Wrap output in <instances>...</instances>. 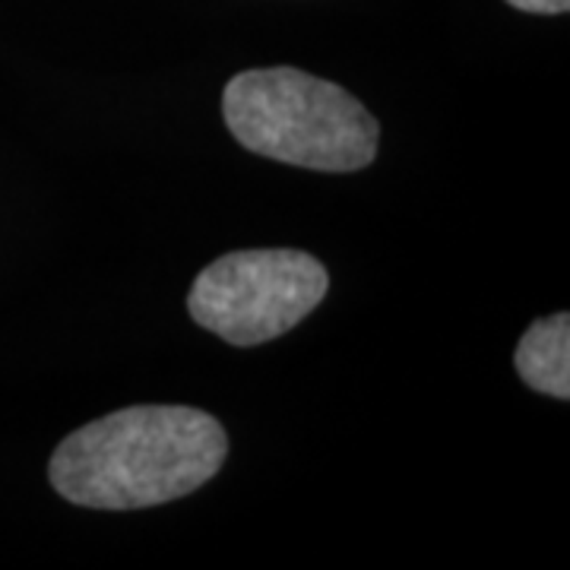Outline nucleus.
Listing matches in <instances>:
<instances>
[{
    "label": "nucleus",
    "mask_w": 570,
    "mask_h": 570,
    "mask_svg": "<svg viewBox=\"0 0 570 570\" xmlns=\"http://www.w3.org/2000/svg\"><path fill=\"white\" fill-rule=\"evenodd\" d=\"M225 456L228 434L204 409L127 406L70 431L48 479L77 508L142 510L204 489Z\"/></svg>",
    "instance_id": "obj_1"
},
{
    "label": "nucleus",
    "mask_w": 570,
    "mask_h": 570,
    "mask_svg": "<svg viewBox=\"0 0 570 570\" xmlns=\"http://www.w3.org/2000/svg\"><path fill=\"white\" fill-rule=\"evenodd\" d=\"M223 118L254 156L311 171L367 168L381 142V124L352 92L295 67L232 77L223 92Z\"/></svg>",
    "instance_id": "obj_2"
},
{
    "label": "nucleus",
    "mask_w": 570,
    "mask_h": 570,
    "mask_svg": "<svg viewBox=\"0 0 570 570\" xmlns=\"http://www.w3.org/2000/svg\"><path fill=\"white\" fill-rule=\"evenodd\" d=\"M326 288V266L305 250H232L194 279L187 311L232 346H264L302 324Z\"/></svg>",
    "instance_id": "obj_3"
},
{
    "label": "nucleus",
    "mask_w": 570,
    "mask_h": 570,
    "mask_svg": "<svg viewBox=\"0 0 570 570\" xmlns=\"http://www.w3.org/2000/svg\"><path fill=\"white\" fill-rule=\"evenodd\" d=\"M517 374L535 393H546L554 400H570V317L551 314L523 333L517 355Z\"/></svg>",
    "instance_id": "obj_4"
},
{
    "label": "nucleus",
    "mask_w": 570,
    "mask_h": 570,
    "mask_svg": "<svg viewBox=\"0 0 570 570\" xmlns=\"http://www.w3.org/2000/svg\"><path fill=\"white\" fill-rule=\"evenodd\" d=\"M510 7L517 10H527V13H546V17H558V13H568L570 0H508Z\"/></svg>",
    "instance_id": "obj_5"
}]
</instances>
